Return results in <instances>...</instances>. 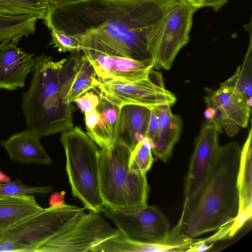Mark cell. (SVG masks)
I'll return each instance as SVG.
<instances>
[{"label": "cell", "instance_id": "cell-1", "mask_svg": "<svg viewBox=\"0 0 252 252\" xmlns=\"http://www.w3.org/2000/svg\"><path fill=\"white\" fill-rule=\"evenodd\" d=\"M169 0H83L50 4L43 24L78 39L82 51L152 59L146 36Z\"/></svg>", "mask_w": 252, "mask_h": 252}, {"label": "cell", "instance_id": "cell-2", "mask_svg": "<svg viewBox=\"0 0 252 252\" xmlns=\"http://www.w3.org/2000/svg\"><path fill=\"white\" fill-rule=\"evenodd\" d=\"M241 149L235 141L221 147L206 179L185 199L178 222L189 237L220 229L227 236L239 210L237 176Z\"/></svg>", "mask_w": 252, "mask_h": 252}, {"label": "cell", "instance_id": "cell-3", "mask_svg": "<svg viewBox=\"0 0 252 252\" xmlns=\"http://www.w3.org/2000/svg\"><path fill=\"white\" fill-rule=\"evenodd\" d=\"M35 58L30 85L22 94L21 107L26 129L40 138L73 126V110L61 95V70L66 58L56 61L44 54Z\"/></svg>", "mask_w": 252, "mask_h": 252}, {"label": "cell", "instance_id": "cell-4", "mask_svg": "<svg viewBox=\"0 0 252 252\" xmlns=\"http://www.w3.org/2000/svg\"><path fill=\"white\" fill-rule=\"evenodd\" d=\"M131 150L119 137L110 150H99L100 189L105 206L122 209L147 204L146 173L129 170Z\"/></svg>", "mask_w": 252, "mask_h": 252}, {"label": "cell", "instance_id": "cell-5", "mask_svg": "<svg viewBox=\"0 0 252 252\" xmlns=\"http://www.w3.org/2000/svg\"><path fill=\"white\" fill-rule=\"evenodd\" d=\"M61 133L72 193L85 209L100 213L104 205L100 189V150L79 126H74Z\"/></svg>", "mask_w": 252, "mask_h": 252}, {"label": "cell", "instance_id": "cell-6", "mask_svg": "<svg viewBox=\"0 0 252 252\" xmlns=\"http://www.w3.org/2000/svg\"><path fill=\"white\" fill-rule=\"evenodd\" d=\"M197 9L186 0H169L146 36L155 68H171L178 53L189 41L193 17Z\"/></svg>", "mask_w": 252, "mask_h": 252}, {"label": "cell", "instance_id": "cell-7", "mask_svg": "<svg viewBox=\"0 0 252 252\" xmlns=\"http://www.w3.org/2000/svg\"><path fill=\"white\" fill-rule=\"evenodd\" d=\"M85 208L64 204L40 212L0 233V252H45L49 242Z\"/></svg>", "mask_w": 252, "mask_h": 252}, {"label": "cell", "instance_id": "cell-8", "mask_svg": "<svg viewBox=\"0 0 252 252\" xmlns=\"http://www.w3.org/2000/svg\"><path fill=\"white\" fill-rule=\"evenodd\" d=\"M94 90L119 108L135 104L152 109L162 105L172 106L177 100L165 88L161 72L154 69L146 77L134 82L96 78Z\"/></svg>", "mask_w": 252, "mask_h": 252}, {"label": "cell", "instance_id": "cell-9", "mask_svg": "<svg viewBox=\"0 0 252 252\" xmlns=\"http://www.w3.org/2000/svg\"><path fill=\"white\" fill-rule=\"evenodd\" d=\"M100 212L114 223L125 238L140 243L156 244L167 240L170 224L156 206L116 209L104 205Z\"/></svg>", "mask_w": 252, "mask_h": 252}, {"label": "cell", "instance_id": "cell-10", "mask_svg": "<svg viewBox=\"0 0 252 252\" xmlns=\"http://www.w3.org/2000/svg\"><path fill=\"white\" fill-rule=\"evenodd\" d=\"M99 213L80 214L47 244L45 252H89L101 241L119 233Z\"/></svg>", "mask_w": 252, "mask_h": 252}, {"label": "cell", "instance_id": "cell-11", "mask_svg": "<svg viewBox=\"0 0 252 252\" xmlns=\"http://www.w3.org/2000/svg\"><path fill=\"white\" fill-rule=\"evenodd\" d=\"M204 101L211 111L208 123L215 125L220 132L223 129L230 137L235 136L248 124L251 112L252 97L236 87L222 84L216 90L206 88Z\"/></svg>", "mask_w": 252, "mask_h": 252}, {"label": "cell", "instance_id": "cell-12", "mask_svg": "<svg viewBox=\"0 0 252 252\" xmlns=\"http://www.w3.org/2000/svg\"><path fill=\"white\" fill-rule=\"evenodd\" d=\"M220 131L214 124H204L197 137L194 151L186 177L185 199L189 198L206 179L220 154Z\"/></svg>", "mask_w": 252, "mask_h": 252}, {"label": "cell", "instance_id": "cell-13", "mask_svg": "<svg viewBox=\"0 0 252 252\" xmlns=\"http://www.w3.org/2000/svg\"><path fill=\"white\" fill-rule=\"evenodd\" d=\"M97 78L134 82L148 76L154 69L152 59L140 61L128 58L83 51Z\"/></svg>", "mask_w": 252, "mask_h": 252}, {"label": "cell", "instance_id": "cell-14", "mask_svg": "<svg viewBox=\"0 0 252 252\" xmlns=\"http://www.w3.org/2000/svg\"><path fill=\"white\" fill-rule=\"evenodd\" d=\"M80 52L71 53L66 58L61 70V95L67 104L95 88L97 76L94 69Z\"/></svg>", "mask_w": 252, "mask_h": 252}, {"label": "cell", "instance_id": "cell-15", "mask_svg": "<svg viewBox=\"0 0 252 252\" xmlns=\"http://www.w3.org/2000/svg\"><path fill=\"white\" fill-rule=\"evenodd\" d=\"M33 54L27 53L12 42L0 43V89L13 90L25 85L35 63Z\"/></svg>", "mask_w": 252, "mask_h": 252}, {"label": "cell", "instance_id": "cell-16", "mask_svg": "<svg viewBox=\"0 0 252 252\" xmlns=\"http://www.w3.org/2000/svg\"><path fill=\"white\" fill-rule=\"evenodd\" d=\"M252 128L241 149L237 176L239 210L227 231L228 238L233 237L252 217Z\"/></svg>", "mask_w": 252, "mask_h": 252}, {"label": "cell", "instance_id": "cell-17", "mask_svg": "<svg viewBox=\"0 0 252 252\" xmlns=\"http://www.w3.org/2000/svg\"><path fill=\"white\" fill-rule=\"evenodd\" d=\"M39 139L35 133L26 129L2 140L0 145L14 162L50 165L52 159Z\"/></svg>", "mask_w": 252, "mask_h": 252}, {"label": "cell", "instance_id": "cell-18", "mask_svg": "<svg viewBox=\"0 0 252 252\" xmlns=\"http://www.w3.org/2000/svg\"><path fill=\"white\" fill-rule=\"evenodd\" d=\"M170 107L162 105L154 108L159 118V129L152 151L155 156L164 162H166L172 155L179 139L182 126L180 117L172 112Z\"/></svg>", "mask_w": 252, "mask_h": 252}, {"label": "cell", "instance_id": "cell-19", "mask_svg": "<svg viewBox=\"0 0 252 252\" xmlns=\"http://www.w3.org/2000/svg\"><path fill=\"white\" fill-rule=\"evenodd\" d=\"M98 95L97 117L93 127L86 133L101 149L110 150L118 137L120 108Z\"/></svg>", "mask_w": 252, "mask_h": 252}, {"label": "cell", "instance_id": "cell-20", "mask_svg": "<svg viewBox=\"0 0 252 252\" xmlns=\"http://www.w3.org/2000/svg\"><path fill=\"white\" fill-rule=\"evenodd\" d=\"M151 109L144 106L127 104L120 108L118 137L131 149L146 137Z\"/></svg>", "mask_w": 252, "mask_h": 252}, {"label": "cell", "instance_id": "cell-21", "mask_svg": "<svg viewBox=\"0 0 252 252\" xmlns=\"http://www.w3.org/2000/svg\"><path fill=\"white\" fill-rule=\"evenodd\" d=\"M44 208L32 194L0 198V233L40 212Z\"/></svg>", "mask_w": 252, "mask_h": 252}, {"label": "cell", "instance_id": "cell-22", "mask_svg": "<svg viewBox=\"0 0 252 252\" xmlns=\"http://www.w3.org/2000/svg\"><path fill=\"white\" fill-rule=\"evenodd\" d=\"M38 20L37 17L30 15L0 14V43L12 42L17 44L23 37L34 34Z\"/></svg>", "mask_w": 252, "mask_h": 252}, {"label": "cell", "instance_id": "cell-23", "mask_svg": "<svg viewBox=\"0 0 252 252\" xmlns=\"http://www.w3.org/2000/svg\"><path fill=\"white\" fill-rule=\"evenodd\" d=\"M249 33L250 41L248 50L242 65H239L235 73L222 83L236 87L245 94L248 98L252 95V19L244 25Z\"/></svg>", "mask_w": 252, "mask_h": 252}, {"label": "cell", "instance_id": "cell-24", "mask_svg": "<svg viewBox=\"0 0 252 252\" xmlns=\"http://www.w3.org/2000/svg\"><path fill=\"white\" fill-rule=\"evenodd\" d=\"M49 5L47 0H0V14L30 15L43 20Z\"/></svg>", "mask_w": 252, "mask_h": 252}, {"label": "cell", "instance_id": "cell-25", "mask_svg": "<svg viewBox=\"0 0 252 252\" xmlns=\"http://www.w3.org/2000/svg\"><path fill=\"white\" fill-rule=\"evenodd\" d=\"M154 162L152 145L146 137L138 142L131 151L128 167L130 170L146 173Z\"/></svg>", "mask_w": 252, "mask_h": 252}, {"label": "cell", "instance_id": "cell-26", "mask_svg": "<svg viewBox=\"0 0 252 252\" xmlns=\"http://www.w3.org/2000/svg\"><path fill=\"white\" fill-rule=\"evenodd\" d=\"M52 187H31L17 179L7 183L0 184V198L17 195L45 194L50 193Z\"/></svg>", "mask_w": 252, "mask_h": 252}, {"label": "cell", "instance_id": "cell-27", "mask_svg": "<svg viewBox=\"0 0 252 252\" xmlns=\"http://www.w3.org/2000/svg\"><path fill=\"white\" fill-rule=\"evenodd\" d=\"M49 30L51 36L50 44L57 48L59 52H69L73 53L82 51L80 43L75 37L54 28H50Z\"/></svg>", "mask_w": 252, "mask_h": 252}, {"label": "cell", "instance_id": "cell-28", "mask_svg": "<svg viewBox=\"0 0 252 252\" xmlns=\"http://www.w3.org/2000/svg\"><path fill=\"white\" fill-rule=\"evenodd\" d=\"M99 101V96L92 92H86L75 99V102L82 112H89L97 107Z\"/></svg>", "mask_w": 252, "mask_h": 252}, {"label": "cell", "instance_id": "cell-29", "mask_svg": "<svg viewBox=\"0 0 252 252\" xmlns=\"http://www.w3.org/2000/svg\"><path fill=\"white\" fill-rule=\"evenodd\" d=\"M159 129V118L155 109H151L146 137L150 140L152 146L156 141Z\"/></svg>", "mask_w": 252, "mask_h": 252}, {"label": "cell", "instance_id": "cell-30", "mask_svg": "<svg viewBox=\"0 0 252 252\" xmlns=\"http://www.w3.org/2000/svg\"><path fill=\"white\" fill-rule=\"evenodd\" d=\"M65 194L64 191L55 192L52 193L49 199V207L58 208L63 205L65 204Z\"/></svg>", "mask_w": 252, "mask_h": 252}, {"label": "cell", "instance_id": "cell-31", "mask_svg": "<svg viewBox=\"0 0 252 252\" xmlns=\"http://www.w3.org/2000/svg\"><path fill=\"white\" fill-rule=\"evenodd\" d=\"M208 238H202L201 240L191 246L187 252H201L209 250L213 246V244L208 245Z\"/></svg>", "mask_w": 252, "mask_h": 252}, {"label": "cell", "instance_id": "cell-32", "mask_svg": "<svg viewBox=\"0 0 252 252\" xmlns=\"http://www.w3.org/2000/svg\"><path fill=\"white\" fill-rule=\"evenodd\" d=\"M228 0H201V8L203 7H210L212 8L214 11H218Z\"/></svg>", "mask_w": 252, "mask_h": 252}, {"label": "cell", "instance_id": "cell-33", "mask_svg": "<svg viewBox=\"0 0 252 252\" xmlns=\"http://www.w3.org/2000/svg\"><path fill=\"white\" fill-rule=\"evenodd\" d=\"M50 4L55 5H62L70 4L83 0H47Z\"/></svg>", "mask_w": 252, "mask_h": 252}, {"label": "cell", "instance_id": "cell-34", "mask_svg": "<svg viewBox=\"0 0 252 252\" xmlns=\"http://www.w3.org/2000/svg\"><path fill=\"white\" fill-rule=\"evenodd\" d=\"M11 181L10 177L0 170V182L7 183Z\"/></svg>", "mask_w": 252, "mask_h": 252}, {"label": "cell", "instance_id": "cell-35", "mask_svg": "<svg viewBox=\"0 0 252 252\" xmlns=\"http://www.w3.org/2000/svg\"><path fill=\"white\" fill-rule=\"evenodd\" d=\"M191 5L196 7L197 9L201 8V0H186Z\"/></svg>", "mask_w": 252, "mask_h": 252}, {"label": "cell", "instance_id": "cell-36", "mask_svg": "<svg viewBox=\"0 0 252 252\" xmlns=\"http://www.w3.org/2000/svg\"></svg>", "mask_w": 252, "mask_h": 252}]
</instances>
